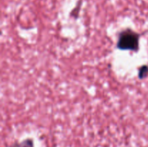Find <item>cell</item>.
<instances>
[{
  "instance_id": "1",
  "label": "cell",
  "mask_w": 148,
  "mask_h": 147,
  "mask_svg": "<svg viewBox=\"0 0 148 147\" xmlns=\"http://www.w3.org/2000/svg\"><path fill=\"white\" fill-rule=\"evenodd\" d=\"M139 35L130 29L121 32L117 42V48L121 50L137 51L139 48Z\"/></svg>"
},
{
  "instance_id": "3",
  "label": "cell",
  "mask_w": 148,
  "mask_h": 147,
  "mask_svg": "<svg viewBox=\"0 0 148 147\" xmlns=\"http://www.w3.org/2000/svg\"><path fill=\"white\" fill-rule=\"evenodd\" d=\"M17 147H33V141L30 139H27L25 141H23L19 145H17Z\"/></svg>"
},
{
  "instance_id": "2",
  "label": "cell",
  "mask_w": 148,
  "mask_h": 147,
  "mask_svg": "<svg viewBox=\"0 0 148 147\" xmlns=\"http://www.w3.org/2000/svg\"><path fill=\"white\" fill-rule=\"evenodd\" d=\"M148 74V67L147 66H142L139 71V77L140 79H143V78L146 77Z\"/></svg>"
}]
</instances>
